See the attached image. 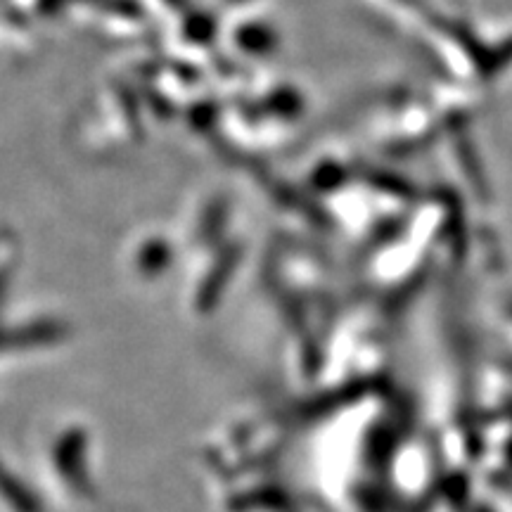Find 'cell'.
<instances>
[{
	"mask_svg": "<svg viewBox=\"0 0 512 512\" xmlns=\"http://www.w3.org/2000/svg\"><path fill=\"white\" fill-rule=\"evenodd\" d=\"M50 460H53V472L62 477L64 489L76 491V498H86L88 494V477L83 475V434L67 432L62 434L60 441L50 448ZM53 475V477H57Z\"/></svg>",
	"mask_w": 512,
	"mask_h": 512,
	"instance_id": "cell-1",
	"label": "cell"
}]
</instances>
